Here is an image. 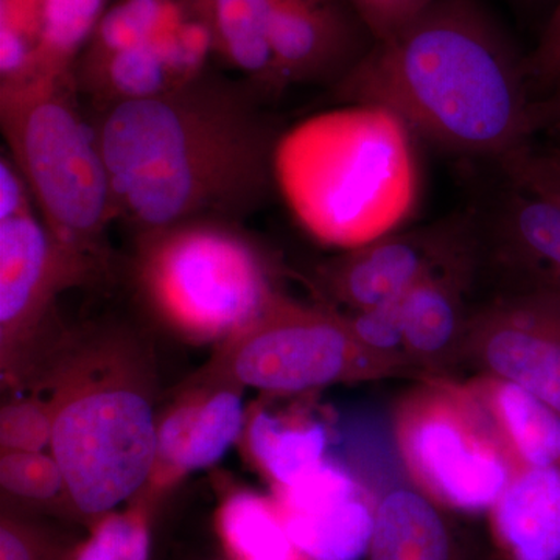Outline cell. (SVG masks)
<instances>
[{
    "instance_id": "cell-2",
    "label": "cell",
    "mask_w": 560,
    "mask_h": 560,
    "mask_svg": "<svg viewBox=\"0 0 560 560\" xmlns=\"http://www.w3.org/2000/svg\"><path fill=\"white\" fill-rule=\"evenodd\" d=\"M331 91L458 156L499 164L536 138L526 55L482 0H434Z\"/></svg>"
},
{
    "instance_id": "cell-3",
    "label": "cell",
    "mask_w": 560,
    "mask_h": 560,
    "mask_svg": "<svg viewBox=\"0 0 560 560\" xmlns=\"http://www.w3.org/2000/svg\"><path fill=\"white\" fill-rule=\"evenodd\" d=\"M418 139L381 106L342 105L283 132L278 190L304 230L359 248L399 231L419 201Z\"/></svg>"
},
{
    "instance_id": "cell-5",
    "label": "cell",
    "mask_w": 560,
    "mask_h": 560,
    "mask_svg": "<svg viewBox=\"0 0 560 560\" xmlns=\"http://www.w3.org/2000/svg\"><path fill=\"white\" fill-rule=\"evenodd\" d=\"M0 127L51 235L103 270L116 205L97 130L83 110L73 72L0 84Z\"/></svg>"
},
{
    "instance_id": "cell-14",
    "label": "cell",
    "mask_w": 560,
    "mask_h": 560,
    "mask_svg": "<svg viewBox=\"0 0 560 560\" xmlns=\"http://www.w3.org/2000/svg\"><path fill=\"white\" fill-rule=\"evenodd\" d=\"M283 525L311 560H361L370 551L377 500L345 467L324 460L272 489Z\"/></svg>"
},
{
    "instance_id": "cell-12",
    "label": "cell",
    "mask_w": 560,
    "mask_h": 560,
    "mask_svg": "<svg viewBox=\"0 0 560 560\" xmlns=\"http://www.w3.org/2000/svg\"><path fill=\"white\" fill-rule=\"evenodd\" d=\"M206 0L189 9L156 39L101 58H79L73 79L91 109L156 97L178 90L209 69L213 58Z\"/></svg>"
},
{
    "instance_id": "cell-23",
    "label": "cell",
    "mask_w": 560,
    "mask_h": 560,
    "mask_svg": "<svg viewBox=\"0 0 560 560\" xmlns=\"http://www.w3.org/2000/svg\"><path fill=\"white\" fill-rule=\"evenodd\" d=\"M217 530L231 560H311L291 539L272 497L234 490L217 511Z\"/></svg>"
},
{
    "instance_id": "cell-24",
    "label": "cell",
    "mask_w": 560,
    "mask_h": 560,
    "mask_svg": "<svg viewBox=\"0 0 560 560\" xmlns=\"http://www.w3.org/2000/svg\"><path fill=\"white\" fill-rule=\"evenodd\" d=\"M109 0H39L38 77L73 72Z\"/></svg>"
},
{
    "instance_id": "cell-35",
    "label": "cell",
    "mask_w": 560,
    "mask_h": 560,
    "mask_svg": "<svg viewBox=\"0 0 560 560\" xmlns=\"http://www.w3.org/2000/svg\"><path fill=\"white\" fill-rule=\"evenodd\" d=\"M534 131L560 140V83L534 103Z\"/></svg>"
},
{
    "instance_id": "cell-31",
    "label": "cell",
    "mask_w": 560,
    "mask_h": 560,
    "mask_svg": "<svg viewBox=\"0 0 560 560\" xmlns=\"http://www.w3.org/2000/svg\"><path fill=\"white\" fill-rule=\"evenodd\" d=\"M348 318L353 334L368 349L383 359L397 363L404 350L399 300L386 302L366 311L350 312Z\"/></svg>"
},
{
    "instance_id": "cell-20",
    "label": "cell",
    "mask_w": 560,
    "mask_h": 560,
    "mask_svg": "<svg viewBox=\"0 0 560 560\" xmlns=\"http://www.w3.org/2000/svg\"><path fill=\"white\" fill-rule=\"evenodd\" d=\"M442 506L422 490H389L375 504L366 560H458Z\"/></svg>"
},
{
    "instance_id": "cell-27",
    "label": "cell",
    "mask_w": 560,
    "mask_h": 560,
    "mask_svg": "<svg viewBox=\"0 0 560 560\" xmlns=\"http://www.w3.org/2000/svg\"><path fill=\"white\" fill-rule=\"evenodd\" d=\"M0 485L13 499L28 503H66L65 477L50 452H2Z\"/></svg>"
},
{
    "instance_id": "cell-18",
    "label": "cell",
    "mask_w": 560,
    "mask_h": 560,
    "mask_svg": "<svg viewBox=\"0 0 560 560\" xmlns=\"http://www.w3.org/2000/svg\"><path fill=\"white\" fill-rule=\"evenodd\" d=\"M490 514L508 559L560 560V459L518 471Z\"/></svg>"
},
{
    "instance_id": "cell-7",
    "label": "cell",
    "mask_w": 560,
    "mask_h": 560,
    "mask_svg": "<svg viewBox=\"0 0 560 560\" xmlns=\"http://www.w3.org/2000/svg\"><path fill=\"white\" fill-rule=\"evenodd\" d=\"M394 438L408 474L442 508L490 511L515 469L469 383L429 381L394 411Z\"/></svg>"
},
{
    "instance_id": "cell-25",
    "label": "cell",
    "mask_w": 560,
    "mask_h": 560,
    "mask_svg": "<svg viewBox=\"0 0 560 560\" xmlns=\"http://www.w3.org/2000/svg\"><path fill=\"white\" fill-rule=\"evenodd\" d=\"M194 0H117L79 58H101L156 39Z\"/></svg>"
},
{
    "instance_id": "cell-17",
    "label": "cell",
    "mask_w": 560,
    "mask_h": 560,
    "mask_svg": "<svg viewBox=\"0 0 560 560\" xmlns=\"http://www.w3.org/2000/svg\"><path fill=\"white\" fill-rule=\"evenodd\" d=\"M482 249L434 272L400 298L405 353L431 361L463 346L471 318L466 296Z\"/></svg>"
},
{
    "instance_id": "cell-19",
    "label": "cell",
    "mask_w": 560,
    "mask_h": 560,
    "mask_svg": "<svg viewBox=\"0 0 560 560\" xmlns=\"http://www.w3.org/2000/svg\"><path fill=\"white\" fill-rule=\"evenodd\" d=\"M488 411L515 475L560 459V412L528 389L493 375L469 383Z\"/></svg>"
},
{
    "instance_id": "cell-32",
    "label": "cell",
    "mask_w": 560,
    "mask_h": 560,
    "mask_svg": "<svg viewBox=\"0 0 560 560\" xmlns=\"http://www.w3.org/2000/svg\"><path fill=\"white\" fill-rule=\"evenodd\" d=\"M526 75L536 98L560 83V0H556L536 46L526 54Z\"/></svg>"
},
{
    "instance_id": "cell-10",
    "label": "cell",
    "mask_w": 560,
    "mask_h": 560,
    "mask_svg": "<svg viewBox=\"0 0 560 560\" xmlns=\"http://www.w3.org/2000/svg\"><path fill=\"white\" fill-rule=\"evenodd\" d=\"M102 272L51 235L38 212L0 220V349L3 378H20L62 291Z\"/></svg>"
},
{
    "instance_id": "cell-30",
    "label": "cell",
    "mask_w": 560,
    "mask_h": 560,
    "mask_svg": "<svg viewBox=\"0 0 560 560\" xmlns=\"http://www.w3.org/2000/svg\"><path fill=\"white\" fill-rule=\"evenodd\" d=\"M75 544L16 512L3 511L0 560H66Z\"/></svg>"
},
{
    "instance_id": "cell-11",
    "label": "cell",
    "mask_w": 560,
    "mask_h": 560,
    "mask_svg": "<svg viewBox=\"0 0 560 560\" xmlns=\"http://www.w3.org/2000/svg\"><path fill=\"white\" fill-rule=\"evenodd\" d=\"M460 348L482 374L515 383L560 412V290L514 287L471 315Z\"/></svg>"
},
{
    "instance_id": "cell-1",
    "label": "cell",
    "mask_w": 560,
    "mask_h": 560,
    "mask_svg": "<svg viewBox=\"0 0 560 560\" xmlns=\"http://www.w3.org/2000/svg\"><path fill=\"white\" fill-rule=\"evenodd\" d=\"M267 98L206 69L178 90L91 109L117 221L136 232L189 220L243 223L278 190L283 132Z\"/></svg>"
},
{
    "instance_id": "cell-34",
    "label": "cell",
    "mask_w": 560,
    "mask_h": 560,
    "mask_svg": "<svg viewBox=\"0 0 560 560\" xmlns=\"http://www.w3.org/2000/svg\"><path fill=\"white\" fill-rule=\"evenodd\" d=\"M38 212L31 187L9 151L0 160V220Z\"/></svg>"
},
{
    "instance_id": "cell-22",
    "label": "cell",
    "mask_w": 560,
    "mask_h": 560,
    "mask_svg": "<svg viewBox=\"0 0 560 560\" xmlns=\"http://www.w3.org/2000/svg\"><path fill=\"white\" fill-rule=\"evenodd\" d=\"M243 436L250 458L267 475L271 489L293 485L329 459L326 427L305 415H279L259 408L248 416Z\"/></svg>"
},
{
    "instance_id": "cell-8",
    "label": "cell",
    "mask_w": 560,
    "mask_h": 560,
    "mask_svg": "<svg viewBox=\"0 0 560 560\" xmlns=\"http://www.w3.org/2000/svg\"><path fill=\"white\" fill-rule=\"evenodd\" d=\"M221 348L215 377L282 396L368 381L396 366L368 349L341 313L279 291Z\"/></svg>"
},
{
    "instance_id": "cell-9",
    "label": "cell",
    "mask_w": 560,
    "mask_h": 560,
    "mask_svg": "<svg viewBox=\"0 0 560 560\" xmlns=\"http://www.w3.org/2000/svg\"><path fill=\"white\" fill-rule=\"evenodd\" d=\"M482 249V220L475 213L394 231L316 268V289L350 312L400 300L423 279Z\"/></svg>"
},
{
    "instance_id": "cell-16",
    "label": "cell",
    "mask_w": 560,
    "mask_h": 560,
    "mask_svg": "<svg viewBox=\"0 0 560 560\" xmlns=\"http://www.w3.org/2000/svg\"><path fill=\"white\" fill-rule=\"evenodd\" d=\"M492 259L515 287L560 290V206L508 186L482 221Z\"/></svg>"
},
{
    "instance_id": "cell-26",
    "label": "cell",
    "mask_w": 560,
    "mask_h": 560,
    "mask_svg": "<svg viewBox=\"0 0 560 560\" xmlns=\"http://www.w3.org/2000/svg\"><path fill=\"white\" fill-rule=\"evenodd\" d=\"M151 504L153 500L142 493L125 510L102 515L66 560H149Z\"/></svg>"
},
{
    "instance_id": "cell-13",
    "label": "cell",
    "mask_w": 560,
    "mask_h": 560,
    "mask_svg": "<svg viewBox=\"0 0 560 560\" xmlns=\"http://www.w3.org/2000/svg\"><path fill=\"white\" fill-rule=\"evenodd\" d=\"M375 43L350 0H271V44L282 92L334 90Z\"/></svg>"
},
{
    "instance_id": "cell-37",
    "label": "cell",
    "mask_w": 560,
    "mask_h": 560,
    "mask_svg": "<svg viewBox=\"0 0 560 560\" xmlns=\"http://www.w3.org/2000/svg\"><path fill=\"white\" fill-rule=\"evenodd\" d=\"M526 2H528V0H526Z\"/></svg>"
},
{
    "instance_id": "cell-4",
    "label": "cell",
    "mask_w": 560,
    "mask_h": 560,
    "mask_svg": "<svg viewBox=\"0 0 560 560\" xmlns=\"http://www.w3.org/2000/svg\"><path fill=\"white\" fill-rule=\"evenodd\" d=\"M135 346L119 334L69 342L44 396L66 504L90 525L138 499L156 464L158 420Z\"/></svg>"
},
{
    "instance_id": "cell-28",
    "label": "cell",
    "mask_w": 560,
    "mask_h": 560,
    "mask_svg": "<svg viewBox=\"0 0 560 560\" xmlns=\"http://www.w3.org/2000/svg\"><path fill=\"white\" fill-rule=\"evenodd\" d=\"M508 186L560 206V140L529 142L499 162Z\"/></svg>"
},
{
    "instance_id": "cell-33",
    "label": "cell",
    "mask_w": 560,
    "mask_h": 560,
    "mask_svg": "<svg viewBox=\"0 0 560 560\" xmlns=\"http://www.w3.org/2000/svg\"><path fill=\"white\" fill-rule=\"evenodd\" d=\"M374 35L375 40L389 38L407 27L434 0H350Z\"/></svg>"
},
{
    "instance_id": "cell-21",
    "label": "cell",
    "mask_w": 560,
    "mask_h": 560,
    "mask_svg": "<svg viewBox=\"0 0 560 560\" xmlns=\"http://www.w3.org/2000/svg\"><path fill=\"white\" fill-rule=\"evenodd\" d=\"M213 58L268 102L283 94L271 44V0H206Z\"/></svg>"
},
{
    "instance_id": "cell-6",
    "label": "cell",
    "mask_w": 560,
    "mask_h": 560,
    "mask_svg": "<svg viewBox=\"0 0 560 560\" xmlns=\"http://www.w3.org/2000/svg\"><path fill=\"white\" fill-rule=\"evenodd\" d=\"M136 235V289L187 340H230L278 293L270 261L241 223L189 220Z\"/></svg>"
},
{
    "instance_id": "cell-36",
    "label": "cell",
    "mask_w": 560,
    "mask_h": 560,
    "mask_svg": "<svg viewBox=\"0 0 560 560\" xmlns=\"http://www.w3.org/2000/svg\"><path fill=\"white\" fill-rule=\"evenodd\" d=\"M217 560H231V559H230V558H228V556H226V558H223V559H217Z\"/></svg>"
},
{
    "instance_id": "cell-29",
    "label": "cell",
    "mask_w": 560,
    "mask_h": 560,
    "mask_svg": "<svg viewBox=\"0 0 560 560\" xmlns=\"http://www.w3.org/2000/svg\"><path fill=\"white\" fill-rule=\"evenodd\" d=\"M54 411L46 397L11 400L0 412L2 452L50 451Z\"/></svg>"
},
{
    "instance_id": "cell-15",
    "label": "cell",
    "mask_w": 560,
    "mask_h": 560,
    "mask_svg": "<svg viewBox=\"0 0 560 560\" xmlns=\"http://www.w3.org/2000/svg\"><path fill=\"white\" fill-rule=\"evenodd\" d=\"M215 378L219 385L179 401L158 422L156 464L143 495L154 500L184 475L219 463L245 433L242 386Z\"/></svg>"
}]
</instances>
